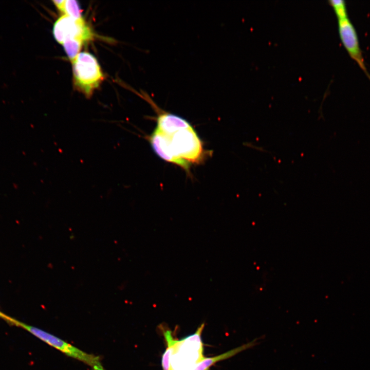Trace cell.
<instances>
[{"label":"cell","mask_w":370,"mask_h":370,"mask_svg":"<svg viewBox=\"0 0 370 370\" xmlns=\"http://www.w3.org/2000/svg\"><path fill=\"white\" fill-rule=\"evenodd\" d=\"M149 141L158 156L186 170L205 156L202 141L192 125L166 132L155 129Z\"/></svg>","instance_id":"1"},{"label":"cell","mask_w":370,"mask_h":370,"mask_svg":"<svg viewBox=\"0 0 370 370\" xmlns=\"http://www.w3.org/2000/svg\"><path fill=\"white\" fill-rule=\"evenodd\" d=\"M72 63L75 87L86 97H90L104 79L97 60L92 54L82 52Z\"/></svg>","instance_id":"2"},{"label":"cell","mask_w":370,"mask_h":370,"mask_svg":"<svg viewBox=\"0 0 370 370\" xmlns=\"http://www.w3.org/2000/svg\"><path fill=\"white\" fill-rule=\"evenodd\" d=\"M202 323L194 334L178 340L170 359L169 370H189L205 357L201 335Z\"/></svg>","instance_id":"3"},{"label":"cell","mask_w":370,"mask_h":370,"mask_svg":"<svg viewBox=\"0 0 370 370\" xmlns=\"http://www.w3.org/2000/svg\"><path fill=\"white\" fill-rule=\"evenodd\" d=\"M13 324L20 326L30 333L67 356L80 361L91 367L92 370H105L99 356L85 353L59 338L38 327L14 320Z\"/></svg>","instance_id":"4"},{"label":"cell","mask_w":370,"mask_h":370,"mask_svg":"<svg viewBox=\"0 0 370 370\" xmlns=\"http://www.w3.org/2000/svg\"><path fill=\"white\" fill-rule=\"evenodd\" d=\"M53 34L60 44L72 41L82 43L93 38L90 28L82 19H75L66 15L60 16L54 23Z\"/></svg>","instance_id":"5"},{"label":"cell","mask_w":370,"mask_h":370,"mask_svg":"<svg viewBox=\"0 0 370 370\" xmlns=\"http://www.w3.org/2000/svg\"><path fill=\"white\" fill-rule=\"evenodd\" d=\"M338 31L342 44L350 57L354 60L370 80L356 29L348 18L338 20Z\"/></svg>","instance_id":"6"},{"label":"cell","mask_w":370,"mask_h":370,"mask_svg":"<svg viewBox=\"0 0 370 370\" xmlns=\"http://www.w3.org/2000/svg\"><path fill=\"white\" fill-rule=\"evenodd\" d=\"M263 337H257L251 341L227 352L213 357L205 358L189 370H209L210 368L217 362L231 358L247 349L252 348L260 343Z\"/></svg>","instance_id":"7"},{"label":"cell","mask_w":370,"mask_h":370,"mask_svg":"<svg viewBox=\"0 0 370 370\" xmlns=\"http://www.w3.org/2000/svg\"><path fill=\"white\" fill-rule=\"evenodd\" d=\"M160 329L162 331L167 345V348L162 356V367L163 370H169L171 357L178 340L173 337L172 330L165 328L162 325H160Z\"/></svg>","instance_id":"8"},{"label":"cell","mask_w":370,"mask_h":370,"mask_svg":"<svg viewBox=\"0 0 370 370\" xmlns=\"http://www.w3.org/2000/svg\"><path fill=\"white\" fill-rule=\"evenodd\" d=\"M53 3L57 8L66 15L73 18L82 19L81 10L78 3L73 0H56Z\"/></svg>","instance_id":"9"},{"label":"cell","mask_w":370,"mask_h":370,"mask_svg":"<svg viewBox=\"0 0 370 370\" xmlns=\"http://www.w3.org/2000/svg\"><path fill=\"white\" fill-rule=\"evenodd\" d=\"M338 20L348 18L346 5L343 0H330L328 1Z\"/></svg>","instance_id":"10"},{"label":"cell","mask_w":370,"mask_h":370,"mask_svg":"<svg viewBox=\"0 0 370 370\" xmlns=\"http://www.w3.org/2000/svg\"><path fill=\"white\" fill-rule=\"evenodd\" d=\"M0 318L5 319V320H6V321H8L9 322H10V321H11V320L12 319V318L9 317V316L5 314L4 313H3L2 312H1V311H0Z\"/></svg>","instance_id":"11"}]
</instances>
